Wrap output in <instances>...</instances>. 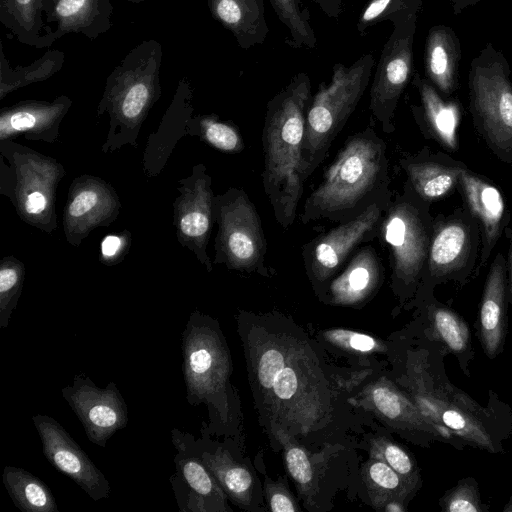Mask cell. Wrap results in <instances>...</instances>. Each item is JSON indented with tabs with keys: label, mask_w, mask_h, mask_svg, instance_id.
Masks as SVG:
<instances>
[{
	"label": "cell",
	"mask_w": 512,
	"mask_h": 512,
	"mask_svg": "<svg viewBox=\"0 0 512 512\" xmlns=\"http://www.w3.org/2000/svg\"><path fill=\"white\" fill-rule=\"evenodd\" d=\"M481 244L480 224L465 206L435 216L427 265L415 296L432 293L449 281L464 285L480 259Z\"/></svg>",
	"instance_id": "12"
},
{
	"label": "cell",
	"mask_w": 512,
	"mask_h": 512,
	"mask_svg": "<svg viewBox=\"0 0 512 512\" xmlns=\"http://www.w3.org/2000/svg\"><path fill=\"white\" fill-rule=\"evenodd\" d=\"M181 346L187 402L192 406L205 403L210 412L214 410L226 422L231 359L217 322L199 311L192 312Z\"/></svg>",
	"instance_id": "10"
},
{
	"label": "cell",
	"mask_w": 512,
	"mask_h": 512,
	"mask_svg": "<svg viewBox=\"0 0 512 512\" xmlns=\"http://www.w3.org/2000/svg\"><path fill=\"white\" fill-rule=\"evenodd\" d=\"M184 435L225 494L238 505H248L253 487L249 470L237 462L227 449L211 443L203 428L201 439H195L188 432H184Z\"/></svg>",
	"instance_id": "29"
},
{
	"label": "cell",
	"mask_w": 512,
	"mask_h": 512,
	"mask_svg": "<svg viewBox=\"0 0 512 512\" xmlns=\"http://www.w3.org/2000/svg\"><path fill=\"white\" fill-rule=\"evenodd\" d=\"M461 57V44L451 27L437 24L428 30L424 47L425 77L445 97L458 89Z\"/></svg>",
	"instance_id": "27"
},
{
	"label": "cell",
	"mask_w": 512,
	"mask_h": 512,
	"mask_svg": "<svg viewBox=\"0 0 512 512\" xmlns=\"http://www.w3.org/2000/svg\"><path fill=\"white\" fill-rule=\"evenodd\" d=\"M392 198L376 202L358 217L339 223L302 246L304 268L316 290H326L329 282L362 244L380 237Z\"/></svg>",
	"instance_id": "13"
},
{
	"label": "cell",
	"mask_w": 512,
	"mask_h": 512,
	"mask_svg": "<svg viewBox=\"0 0 512 512\" xmlns=\"http://www.w3.org/2000/svg\"><path fill=\"white\" fill-rule=\"evenodd\" d=\"M191 95L179 91L163 116L158 129L148 137L143 152V172L147 178L159 175L178 141L189 135L192 118Z\"/></svg>",
	"instance_id": "26"
},
{
	"label": "cell",
	"mask_w": 512,
	"mask_h": 512,
	"mask_svg": "<svg viewBox=\"0 0 512 512\" xmlns=\"http://www.w3.org/2000/svg\"><path fill=\"white\" fill-rule=\"evenodd\" d=\"M445 512H486L489 508L482 502L479 486L472 477L461 479L447 490L439 501Z\"/></svg>",
	"instance_id": "39"
},
{
	"label": "cell",
	"mask_w": 512,
	"mask_h": 512,
	"mask_svg": "<svg viewBox=\"0 0 512 512\" xmlns=\"http://www.w3.org/2000/svg\"><path fill=\"white\" fill-rule=\"evenodd\" d=\"M324 337L332 344L349 352L369 353L380 349V344L370 335L344 329L326 331Z\"/></svg>",
	"instance_id": "41"
},
{
	"label": "cell",
	"mask_w": 512,
	"mask_h": 512,
	"mask_svg": "<svg viewBox=\"0 0 512 512\" xmlns=\"http://www.w3.org/2000/svg\"><path fill=\"white\" fill-rule=\"evenodd\" d=\"M384 266L376 249L361 246L346 267L328 284L329 300L339 305H355L368 299L381 286Z\"/></svg>",
	"instance_id": "25"
},
{
	"label": "cell",
	"mask_w": 512,
	"mask_h": 512,
	"mask_svg": "<svg viewBox=\"0 0 512 512\" xmlns=\"http://www.w3.org/2000/svg\"><path fill=\"white\" fill-rule=\"evenodd\" d=\"M454 15H460L464 10L479 3L481 0H447Z\"/></svg>",
	"instance_id": "47"
},
{
	"label": "cell",
	"mask_w": 512,
	"mask_h": 512,
	"mask_svg": "<svg viewBox=\"0 0 512 512\" xmlns=\"http://www.w3.org/2000/svg\"><path fill=\"white\" fill-rule=\"evenodd\" d=\"M411 82L419 97L418 104H411V112L421 133L444 149L455 152L461 116L459 102L443 96L418 71H414Z\"/></svg>",
	"instance_id": "22"
},
{
	"label": "cell",
	"mask_w": 512,
	"mask_h": 512,
	"mask_svg": "<svg viewBox=\"0 0 512 512\" xmlns=\"http://www.w3.org/2000/svg\"><path fill=\"white\" fill-rule=\"evenodd\" d=\"M32 421L48 462L94 501L108 498L111 492L109 481L66 429L48 415L36 414Z\"/></svg>",
	"instance_id": "18"
},
{
	"label": "cell",
	"mask_w": 512,
	"mask_h": 512,
	"mask_svg": "<svg viewBox=\"0 0 512 512\" xmlns=\"http://www.w3.org/2000/svg\"><path fill=\"white\" fill-rule=\"evenodd\" d=\"M47 60L46 58H43L40 65L34 64L28 69L24 68L25 73L18 74V77L1 81L0 98L2 99L7 93L23 85L39 81L50 76L55 68L48 67L55 65V61L53 59L49 61Z\"/></svg>",
	"instance_id": "43"
},
{
	"label": "cell",
	"mask_w": 512,
	"mask_h": 512,
	"mask_svg": "<svg viewBox=\"0 0 512 512\" xmlns=\"http://www.w3.org/2000/svg\"><path fill=\"white\" fill-rule=\"evenodd\" d=\"M503 512H512V495L506 506L503 508Z\"/></svg>",
	"instance_id": "50"
},
{
	"label": "cell",
	"mask_w": 512,
	"mask_h": 512,
	"mask_svg": "<svg viewBox=\"0 0 512 512\" xmlns=\"http://www.w3.org/2000/svg\"><path fill=\"white\" fill-rule=\"evenodd\" d=\"M287 469L303 494L309 493L313 483V470L308 455L303 448L288 444L285 448Z\"/></svg>",
	"instance_id": "40"
},
{
	"label": "cell",
	"mask_w": 512,
	"mask_h": 512,
	"mask_svg": "<svg viewBox=\"0 0 512 512\" xmlns=\"http://www.w3.org/2000/svg\"><path fill=\"white\" fill-rule=\"evenodd\" d=\"M509 303L512 305V237L510 241L508 260H507Z\"/></svg>",
	"instance_id": "48"
},
{
	"label": "cell",
	"mask_w": 512,
	"mask_h": 512,
	"mask_svg": "<svg viewBox=\"0 0 512 512\" xmlns=\"http://www.w3.org/2000/svg\"><path fill=\"white\" fill-rule=\"evenodd\" d=\"M176 189L179 196L173 202V225L177 240L211 272L213 261L207 254V246L215 223V195L206 166L194 165L191 174L178 181Z\"/></svg>",
	"instance_id": "15"
},
{
	"label": "cell",
	"mask_w": 512,
	"mask_h": 512,
	"mask_svg": "<svg viewBox=\"0 0 512 512\" xmlns=\"http://www.w3.org/2000/svg\"><path fill=\"white\" fill-rule=\"evenodd\" d=\"M249 352L253 381L270 416L303 434L323 423L330 411L327 385L301 342L268 333L254 337Z\"/></svg>",
	"instance_id": "1"
},
{
	"label": "cell",
	"mask_w": 512,
	"mask_h": 512,
	"mask_svg": "<svg viewBox=\"0 0 512 512\" xmlns=\"http://www.w3.org/2000/svg\"><path fill=\"white\" fill-rule=\"evenodd\" d=\"M189 135L225 153H239L244 149L238 128L233 123L220 120L217 115L192 116Z\"/></svg>",
	"instance_id": "34"
},
{
	"label": "cell",
	"mask_w": 512,
	"mask_h": 512,
	"mask_svg": "<svg viewBox=\"0 0 512 512\" xmlns=\"http://www.w3.org/2000/svg\"><path fill=\"white\" fill-rule=\"evenodd\" d=\"M422 0H369L362 9L356 29L364 35L367 29L384 21L396 24L418 16L422 10Z\"/></svg>",
	"instance_id": "35"
},
{
	"label": "cell",
	"mask_w": 512,
	"mask_h": 512,
	"mask_svg": "<svg viewBox=\"0 0 512 512\" xmlns=\"http://www.w3.org/2000/svg\"><path fill=\"white\" fill-rule=\"evenodd\" d=\"M374 458L387 463L414 491L421 485V476L414 458L399 445L387 439L375 440L372 444Z\"/></svg>",
	"instance_id": "38"
},
{
	"label": "cell",
	"mask_w": 512,
	"mask_h": 512,
	"mask_svg": "<svg viewBox=\"0 0 512 512\" xmlns=\"http://www.w3.org/2000/svg\"><path fill=\"white\" fill-rule=\"evenodd\" d=\"M372 54L360 56L353 64L336 63L329 84L321 83L306 116L302 145L305 180L322 164L337 135L355 111L372 75Z\"/></svg>",
	"instance_id": "7"
},
{
	"label": "cell",
	"mask_w": 512,
	"mask_h": 512,
	"mask_svg": "<svg viewBox=\"0 0 512 512\" xmlns=\"http://www.w3.org/2000/svg\"><path fill=\"white\" fill-rule=\"evenodd\" d=\"M418 16L393 25L383 46L370 88L369 110L384 133L395 130L399 100L414 74L413 44Z\"/></svg>",
	"instance_id": "14"
},
{
	"label": "cell",
	"mask_w": 512,
	"mask_h": 512,
	"mask_svg": "<svg viewBox=\"0 0 512 512\" xmlns=\"http://www.w3.org/2000/svg\"><path fill=\"white\" fill-rule=\"evenodd\" d=\"M131 239L127 229L106 235L101 241L99 261L106 266L121 263L129 253Z\"/></svg>",
	"instance_id": "42"
},
{
	"label": "cell",
	"mask_w": 512,
	"mask_h": 512,
	"mask_svg": "<svg viewBox=\"0 0 512 512\" xmlns=\"http://www.w3.org/2000/svg\"><path fill=\"white\" fill-rule=\"evenodd\" d=\"M214 19L248 50L262 44L269 33L263 0H208Z\"/></svg>",
	"instance_id": "30"
},
{
	"label": "cell",
	"mask_w": 512,
	"mask_h": 512,
	"mask_svg": "<svg viewBox=\"0 0 512 512\" xmlns=\"http://www.w3.org/2000/svg\"><path fill=\"white\" fill-rule=\"evenodd\" d=\"M329 18L337 19L342 13L343 0H311Z\"/></svg>",
	"instance_id": "46"
},
{
	"label": "cell",
	"mask_w": 512,
	"mask_h": 512,
	"mask_svg": "<svg viewBox=\"0 0 512 512\" xmlns=\"http://www.w3.org/2000/svg\"><path fill=\"white\" fill-rule=\"evenodd\" d=\"M25 265L16 257L9 255L0 263V328L8 327L11 315L21 296Z\"/></svg>",
	"instance_id": "36"
},
{
	"label": "cell",
	"mask_w": 512,
	"mask_h": 512,
	"mask_svg": "<svg viewBox=\"0 0 512 512\" xmlns=\"http://www.w3.org/2000/svg\"><path fill=\"white\" fill-rule=\"evenodd\" d=\"M0 155V193L23 222L52 234L58 227L56 192L64 166L9 139L0 140Z\"/></svg>",
	"instance_id": "6"
},
{
	"label": "cell",
	"mask_w": 512,
	"mask_h": 512,
	"mask_svg": "<svg viewBox=\"0 0 512 512\" xmlns=\"http://www.w3.org/2000/svg\"><path fill=\"white\" fill-rule=\"evenodd\" d=\"M213 209L218 226L213 263L242 273L269 276L261 218L245 190L231 187L215 195Z\"/></svg>",
	"instance_id": "11"
},
{
	"label": "cell",
	"mask_w": 512,
	"mask_h": 512,
	"mask_svg": "<svg viewBox=\"0 0 512 512\" xmlns=\"http://www.w3.org/2000/svg\"><path fill=\"white\" fill-rule=\"evenodd\" d=\"M41 0H2V7L13 15L18 24L30 30L39 17Z\"/></svg>",
	"instance_id": "44"
},
{
	"label": "cell",
	"mask_w": 512,
	"mask_h": 512,
	"mask_svg": "<svg viewBox=\"0 0 512 512\" xmlns=\"http://www.w3.org/2000/svg\"><path fill=\"white\" fill-rule=\"evenodd\" d=\"M120 210V198L110 183L89 174L74 178L63 209V230L67 242L79 247L94 229L111 225Z\"/></svg>",
	"instance_id": "17"
},
{
	"label": "cell",
	"mask_w": 512,
	"mask_h": 512,
	"mask_svg": "<svg viewBox=\"0 0 512 512\" xmlns=\"http://www.w3.org/2000/svg\"><path fill=\"white\" fill-rule=\"evenodd\" d=\"M383 509L387 512H403L405 510L404 503L399 501H389L384 506Z\"/></svg>",
	"instance_id": "49"
},
{
	"label": "cell",
	"mask_w": 512,
	"mask_h": 512,
	"mask_svg": "<svg viewBox=\"0 0 512 512\" xmlns=\"http://www.w3.org/2000/svg\"><path fill=\"white\" fill-rule=\"evenodd\" d=\"M430 206L405 181L384 216L379 239L389 248L391 284L402 299L416 295L425 273L434 222Z\"/></svg>",
	"instance_id": "8"
},
{
	"label": "cell",
	"mask_w": 512,
	"mask_h": 512,
	"mask_svg": "<svg viewBox=\"0 0 512 512\" xmlns=\"http://www.w3.org/2000/svg\"><path fill=\"white\" fill-rule=\"evenodd\" d=\"M415 357L409 372L411 399L436 425L448 430L465 445L490 453L504 452V441L512 433V409L492 390L482 406L456 387L446 375L442 350L437 361L431 353Z\"/></svg>",
	"instance_id": "4"
},
{
	"label": "cell",
	"mask_w": 512,
	"mask_h": 512,
	"mask_svg": "<svg viewBox=\"0 0 512 512\" xmlns=\"http://www.w3.org/2000/svg\"><path fill=\"white\" fill-rule=\"evenodd\" d=\"M508 303L507 261L499 252L486 277L478 317L479 340L490 359L497 357L504 347Z\"/></svg>",
	"instance_id": "23"
},
{
	"label": "cell",
	"mask_w": 512,
	"mask_h": 512,
	"mask_svg": "<svg viewBox=\"0 0 512 512\" xmlns=\"http://www.w3.org/2000/svg\"><path fill=\"white\" fill-rule=\"evenodd\" d=\"M288 36L285 42L295 49H314L317 39L311 25L309 10L301 0H269Z\"/></svg>",
	"instance_id": "33"
},
{
	"label": "cell",
	"mask_w": 512,
	"mask_h": 512,
	"mask_svg": "<svg viewBox=\"0 0 512 512\" xmlns=\"http://www.w3.org/2000/svg\"><path fill=\"white\" fill-rule=\"evenodd\" d=\"M100 0H55L52 18L61 32H79L99 15Z\"/></svg>",
	"instance_id": "37"
},
{
	"label": "cell",
	"mask_w": 512,
	"mask_h": 512,
	"mask_svg": "<svg viewBox=\"0 0 512 512\" xmlns=\"http://www.w3.org/2000/svg\"><path fill=\"white\" fill-rule=\"evenodd\" d=\"M71 105L72 100L62 95L52 102L28 100L5 107L0 112V140L22 136L28 141L55 143Z\"/></svg>",
	"instance_id": "21"
},
{
	"label": "cell",
	"mask_w": 512,
	"mask_h": 512,
	"mask_svg": "<svg viewBox=\"0 0 512 512\" xmlns=\"http://www.w3.org/2000/svg\"><path fill=\"white\" fill-rule=\"evenodd\" d=\"M175 472L170 484L180 512H220L230 510L227 495L188 443L184 432L171 431Z\"/></svg>",
	"instance_id": "19"
},
{
	"label": "cell",
	"mask_w": 512,
	"mask_h": 512,
	"mask_svg": "<svg viewBox=\"0 0 512 512\" xmlns=\"http://www.w3.org/2000/svg\"><path fill=\"white\" fill-rule=\"evenodd\" d=\"M399 166L407 176L406 182L424 200L440 199L457 188L465 163L444 153L424 148L416 154H404Z\"/></svg>",
	"instance_id": "24"
},
{
	"label": "cell",
	"mask_w": 512,
	"mask_h": 512,
	"mask_svg": "<svg viewBox=\"0 0 512 512\" xmlns=\"http://www.w3.org/2000/svg\"><path fill=\"white\" fill-rule=\"evenodd\" d=\"M363 476L373 504L380 507L393 500L405 503L415 493L387 463L374 457L365 464Z\"/></svg>",
	"instance_id": "32"
},
{
	"label": "cell",
	"mask_w": 512,
	"mask_h": 512,
	"mask_svg": "<svg viewBox=\"0 0 512 512\" xmlns=\"http://www.w3.org/2000/svg\"><path fill=\"white\" fill-rule=\"evenodd\" d=\"M511 5H512V0H511Z\"/></svg>",
	"instance_id": "51"
},
{
	"label": "cell",
	"mask_w": 512,
	"mask_h": 512,
	"mask_svg": "<svg viewBox=\"0 0 512 512\" xmlns=\"http://www.w3.org/2000/svg\"><path fill=\"white\" fill-rule=\"evenodd\" d=\"M387 146L371 126L350 135L309 194L300 214L302 224L343 223L371 205L393 197Z\"/></svg>",
	"instance_id": "3"
},
{
	"label": "cell",
	"mask_w": 512,
	"mask_h": 512,
	"mask_svg": "<svg viewBox=\"0 0 512 512\" xmlns=\"http://www.w3.org/2000/svg\"><path fill=\"white\" fill-rule=\"evenodd\" d=\"M457 188L465 207L478 220L482 231L479 266L487 263L509 221V212L501 191L489 179L465 167Z\"/></svg>",
	"instance_id": "20"
},
{
	"label": "cell",
	"mask_w": 512,
	"mask_h": 512,
	"mask_svg": "<svg viewBox=\"0 0 512 512\" xmlns=\"http://www.w3.org/2000/svg\"><path fill=\"white\" fill-rule=\"evenodd\" d=\"M467 82L474 127L496 158L512 164V79L506 56L486 43L470 63Z\"/></svg>",
	"instance_id": "9"
},
{
	"label": "cell",
	"mask_w": 512,
	"mask_h": 512,
	"mask_svg": "<svg viewBox=\"0 0 512 512\" xmlns=\"http://www.w3.org/2000/svg\"><path fill=\"white\" fill-rule=\"evenodd\" d=\"M61 392L81 422L88 440L101 448H105L107 441L128 424V407L114 382L100 388L89 376L80 373Z\"/></svg>",
	"instance_id": "16"
},
{
	"label": "cell",
	"mask_w": 512,
	"mask_h": 512,
	"mask_svg": "<svg viewBox=\"0 0 512 512\" xmlns=\"http://www.w3.org/2000/svg\"><path fill=\"white\" fill-rule=\"evenodd\" d=\"M159 56L139 47L107 80L97 115L108 114L109 129L103 153L125 145L138 148V136L150 110L161 95Z\"/></svg>",
	"instance_id": "5"
},
{
	"label": "cell",
	"mask_w": 512,
	"mask_h": 512,
	"mask_svg": "<svg viewBox=\"0 0 512 512\" xmlns=\"http://www.w3.org/2000/svg\"><path fill=\"white\" fill-rule=\"evenodd\" d=\"M424 302L429 334L432 342L439 345L446 354L453 355L463 372L469 375L468 367L474 358V349L466 321L453 309L438 302L433 293L416 297Z\"/></svg>",
	"instance_id": "28"
},
{
	"label": "cell",
	"mask_w": 512,
	"mask_h": 512,
	"mask_svg": "<svg viewBox=\"0 0 512 512\" xmlns=\"http://www.w3.org/2000/svg\"><path fill=\"white\" fill-rule=\"evenodd\" d=\"M270 510L273 512H296L298 508L290 494L278 486L270 488L268 494Z\"/></svg>",
	"instance_id": "45"
},
{
	"label": "cell",
	"mask_w": 512,
	"mask_h": 512,
	"mask_svg": "<svg viewBox=\"0 0 512 512\" xmlns=\"http://www.w3.org/2000/svg\"><path fill=\"white\" fill-rule=\"evenodd\" d=\"M312 96L308 74L299 72L266 106L261 179L275 221L284 230L295 222L303 196L302 145Z\"/></svg>",
	"instance_id": "2"
},
{
	"label": "cell",
	"mask_w": 512,
	"mask_h": 512,
	"mask_svg": "<svg viewBox=\"0 0 512 512\" xmlns=\"http://www.w3.org/2000/svg\"><path fill=\"white\" fill-rule=\"evenodd\" d=\"M2 481L20 511L59 512L49 486L27 470L7 465L2 473Z\"/></svg>",
	"instance_id": "31"
}]
</instances>
